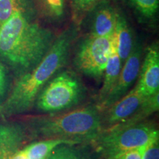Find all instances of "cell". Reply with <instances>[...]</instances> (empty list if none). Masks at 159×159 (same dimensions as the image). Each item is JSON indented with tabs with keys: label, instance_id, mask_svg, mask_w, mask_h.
I'll return each mask as SVG.
<instances>
[{
	"label": "cell",
	"instance_id": "obj_1",
	"mask_svg": "<svg viewBox=\"0 0 159 159\" xmlns=\"http://www.w3.org/2000/svg\"><path fill=\"white\" fill-rule=\"evenodd\" d=\"M39 18L17 13L0 25V61L15 77L34 68L56 38Z\"/></svg>",
	"mask_w": 159,
	"mask_h": 159
},
{
	"label": "cell",
	"instance_id": "obj_2",
	"mask_svg": "<svg viewBox=\"0 0 159 159\" xmlns=\"http://www.w3.org/2000/svg\"><path fill=\"white\" fill-rule=\"evenodd\" d=\"M76 37L75 27L66 28L55 38L48 52L34 68L15 77L0 105V119L25 114L34 108L35 100L45 85L66 64Z\"/></svg>",
	"mask_w": 159,
	"mask_h": 159
},
{
	"label": "cell",
	"instance_id": "obj_3",
	"mask_svg": "<svg viewBox=\"0 0 159 159\" xmlns=\"http://www.w3.org/2000/svg\"><path fill=\"white\" fill-rule=\"evenodd\" d=\"M25 120L34 140L61 139L81 144L91 143L103 130L101 111L97 105Z\"/></svg>",
	"mask_w": 159,
	"mask_h": 159
},
{
	"label": "cell",
	"instance_id": "obj_4",
	"mask_svg": "<svg viewBox=\"0 0 159 159\" xmlns=\"http://www.w3.org/2000/svg\"><path fill=\"white\" fill-rule=\"evenodd\" d=\"M85 96V88L74 72L59 71L39 93L34 108L42 114H55L75 108Z\"/></svg>",
	"mask_w": 159,
	"mask_h": 159
},
{
	"label": "cell",
	"instance_id": "obj_5",
	"mask_svg": "<svg viewBox=\"0 0 159 159\" xmlns=\"http://www.w3.org/2000/svg\"><path fill=\"white\" fill-rule=\"evenodd\" d=\"M159 139V131L156 125L148 122L122 128L103 130L92 144L104 158L124 151L148 146Z\"/></svg>",
	"mask_w": 159,
	"mask_h": 159
},
{
	"label": "cell",
	"instance_id": "obj_6",
	"mask_svg": "<svg viewBox=\"0 0 159 159\" xmlns=\"http://www.w3.org/2000/svg\"><path fill=\"white\" fill-rule=\"evenodd\" d=\"M113 36L87 35L79 43L74 57V65L80 72L96 80L102 78L110 55Z\"/></svg>",
	"mask_w": 159,
	"mask_h": 159
},
{
	"label": "cell",
	"instance_id": "obj_7",
	"mask_svg": "<svg viewBox=\"0 0 159 159\" xmlns=\"http://www.w3.org/2000/svg\"><path fill=\"white\" fill-rule=\"evenodd\" d=\"M33 140L25 119H0V159H27L25 147Z\"/></svg>",
	"mask_w": 159,
	"mask_h": 159
},
{
	"label": "cell",
	"instance_id": "obj_8",
	"mask_svg": "<svg viewBox=\"0 0 159 159\" xmlns=\"http://www.w3.org/2000/svg\"><path fill=\"white\" fill-rule=\"evenodd\" d=\"M142 60V47L136 41L133 51L123 63L120 75L116 84L109 92L103 102L97 108L102 112L130 91V87L139 78Z\"/></svg>",
	"mask_w": 159,
	"mask_h": 159
},
{
	"label": "cell",
	"instance_id": "obj_9",
	"mask_svg": "<svg viewBox=\"0 0 159 159\" xmlns=\"http://www.w3.org/2000/svg\"><path fill=\"white\" fill-rule=\"evenodd\" d=\"M118 15L119 11L108 1L102 0L99 2L83 19H88V35L112 37L116 30Z\"/></svg>",
	"mask_w": 159,
	"mask_h": 159
},
{
	"label": "cell",
	"instance_id": "obj_10",
	"mask_svg": "<svg viewBox=\"0 0 159 159\" xmlns=\"http://www.w3.org/2000/svg\"><path fill=\"white\" fill-rule=\"evenodd\" d=\"M139 77L134 89L139 94L147 97L158 92L159 50L157 43H153L147 49Z\"/></svg>",
	"mask_w": 159,
	"mask_h": 159
},
{
	"label": "cell",
	"instance_id": "obj_11",
	"mask_svg": "<svg viewBox=\"0 0 159 159\" xmlns=\"http://www.w3.org/2000/svg\"><path fill=\"white\" fill-rule=\"evenodd\" d=\"M144 98L134 88L130 89L124 97L103 111H105L104 116H102L103 130L125 122L136 112Z\"/></svg>",
	"mask_w": 159,
	"mask_h": 159
},
{
	"label": "cell",
	"instance_id": "obj_12",
	"mask_svg": "<svg viewBox=\"0 0 159 159\" xmlns=\"http://www.w3.org/2000/svg\"><path fill=\"white\" fill-rule=\"evenodd\" d=\"M122 65L123 63L118 54V52H117L116 41H115L114 35L110 55H109L104 74H103V83L102 88L99 90L98 98H97V107L106 98L109 92L116 84L119 75H120Z\"/></svg>",
	"mask_w": 159,
	"mask_h": 159
},
{
	"label": "cell",
	"instance_id": "obj_13",
	"mask_svg": "<svg viewBox=\"0 0 159 159\" xmlns=\"http://www.w3.org/2000/svg\"><path fill=\"white\" fill-rule=\"evenodd\" d=\"M114 39L118 54L122 63H124L133 51L136 41L130 24L120 12H119L117 19Z\"/></svg>",
	"mask_w": 159,
	"mask_h": 159
},
{
	"label": "cell",
	"instance_id": "obj_14",
	"mask_svg": "<svg viewBox=\"0 0 159 159\" xmlns=\"http://www.w3.org/2000/svg\"><path fill=\"white\" fill-rule=\"evenodd\" d=\"M39 16L52 24H60L65 20L69 0H33Z\"/></svg>",
	"mask_w": 159,
	"mask_h": 159
},
{
	"label": "cell",
	"instance_id": "obj_15",
	"mask_svg": "<svg viewBox=\"0 0 159 159\" xmlns=\"http://www.w3.org/2000/svg\"><path fill=\"white\" fill-rule=\"evenodd\" d=\"M63 144H77L70 141L61 139H49L33 140L25 147L27 159H46L57 147ZM80 145V144H79Z\"/></svg>",
	"mask_w": 159,
	"mask_h": 159
},
{
	"label": "cell",
	"instance_id": "obj_16",
	"mask_svg": "<svg viewBox=\"0 0 159 159\" xmlns=\"http://www.w3.org/2000/svg\"><path fill=\"white\" fill-rule=\"evenodd\" d=\"M17 13L39 17L33 0H0V25Z\"/></svg>",
	"mask_w": 159,
	"mask_h": 159
},
{
	"label": "cell",
	"instance_id": "obj_17",
	"mask_svg": "<svg viewBox=\"0 0 159 159\" xmlns=\"http://www.w3.org/2000/svg\"><path fill=\"white\" fill-rule=\"evenodd\" d=\"M159 109V91L156 94L145 97L137 111L128 119L121 124L108 128H122L142 122ZM107 130V129H106Z\"/></svg>",
	"mask_w": 159,
	"mask_h": 159
},
{
	"label": "cell",
	"instance_id": "obj_18",
	"mask_svg": "<svg viewBox=\"0 0 159 159\" xmlns=\"http://www.w3.org/2000/svg\"><path fill=\"white\" fill-rule=\"evenodd\" d=\"M139 21L151 23L158 13L159 0H126Z\"/></svg>",
	"mask_w": 159,
	"mask_h": 159
},
{
	"label": "cell",
	"instance_id": "obj_19",
	"mask_svg": "<svg viewBox=\"0 0 159 159\" xmlns=\"http://www.w3.org/2000/svg\"><path fill=\"white\" fill-rule=\"evenodd\" d=\"M46 159H91L88 152L79 144H63L57 147Z\"/></svg>",
	"mask_w": 159,
	"mask_h": 159
},
{
	"label": "cell",
	"instance_id": "obj_20",
	"mask_svg": "<svg viewBox=\"0 0 159 159\" xmlns=\"http://www.w3.org/2000/svg\"><path fill=\"white\" fill-rule=\"evenodd\" d=\"M102 0H69L72 18L76 24H81L89 12Z\"/></svg>",
	"mask_w": 159,
	"mask_h": 159
},
{
	"label": "cell",
	"instance_id": "obj_21",
	"mask_svg": "<svg viewBox=\"0 0 159 159\" xmlns=\"http://www.w3.org/2000/svg\"><path fill=\"white\" fill-rule=\"evenodd\" d=\"M10 87L11 85L9 83V71L0 61V105L7 97Z\"/></svg>",
	"mask_w": 159,
	"mask_h": 159
},
{
	"label": "cell",
	"instance_id": "obj_22",
	"mask_svg": "<svg viewBox=\"0 0 159 159\" xmlns=\"http://www.w3.org/2000/svg\"><path fill=\"white\" fill-rule=\"evenodd\" d=\"M148 146L124 151V152L115 154L114 156L107 157L105 159H142L143 155Z\"/></svg>",
	"mask_w": 159,
	"mask_h": 159
},
{
	"label": "cell",
	"instance_id": "obj_23",
	"mask_svg": "<svg viewBox=\"0 0 159 159\" xmlns=\"http://www.w3.org/2000/svg\"><path fill=\"white\" fill-rule=\"evenodd\" d=\"M142 159H159V139L147 147Z\"/></svg>",
	"mask_w": 159,
	"mask_h": 159
}]
</instances>
